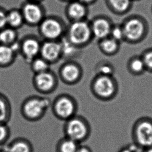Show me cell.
<instances>
[{"mask_svg":"<svg viewBox=\"0 0 152 152\" xmlns=\"http://www.w3.org/2000/svg\"><path fill=\"white\" fill-rule=\"evenodd\" d=\"M96 75L103 76H114L115 69L114 66L108 61L100 62L95 68Z\"/></svg>","mask_w":152,"mask_h":152,"instance_id":"cell-27","label":"cell"},{"mask_svg":"<svg viewBox=\"0 0 152 152\" xmlns=\"http://www.w3.org/2000/svg\"><path fill=\"white\" fill-rule=\"evenodd\" d=\"M127 69L130 74L134 76H140L146 72L145 66L141 55L132 56L128 61Z\"/></svg>","mask_w":152,"mask_h":152,"instance_id":"cell-19","label":"cell"},{"mask_svg":"<svg viewBox=\"0 0 152 152\" xmlns=\"http://www.w3.org/2000/svg\"><path fill=\"white\" fill-rule=\"evenodd\" d=\"M82 68L75 61H66L60 67L58 75L62 82L67 85H76L83 77Z\"/></svg>","mask_w":152,"mask_h":152,"instance_id":"cell-11","label":"cell"},{"mask_svg":"<svg viewBox=\"0 0 152 152\" xmlns=\"http://www.w3.org/2000/svg\"><path fill=\"white\" fill-rule=\"evenodd\" d=\"M18 41L17 30L7 26L0 30V45H10Z\"/></svg>","mask_w":152,"mask_h":152,"instance_id":"cell-24","label":"cell"},{"mask_svg":"<svg viewBox=\"0 0 152 152\" xmlns=\"http://www.w3.org/2000/svg\"><path fill=\"white\" fill-rule=\"evenodd\" d=\"M17 54L10 45H0V67H7L14 62Z\"/></svg>","mask_w":152,"mask_h":152,"instance_id":"cell-21","label":"cell"},{"mask_svg":"<svg viewBox=\"0 0 152 152\" xmlns=\"http://www.w3.org/2000/svg\"><path fill=\"white\" fill-rule=\"evenodd\" d=\"M51 105V99L48 97L30 96L21 104L20 113L26 121L36 122L43 118Z\"/></svg>","mask_w":152,"mask_h":152,"instance_id":"cell-1","label":"cell"},{"mask_svg":"<svg viewBox=\"0 0 152 152\" xmlns=\"http://www.w3.org/2000/svg\"><path fill=\"white\" fill-rule=\"evenodd\" d=\"M40 56L51 64L61 59V45L59 40H45L42 42Z\"/></svg>","mask_w":152,"mask_h":152,"instance_id":"cell-14","label":"cell"},{"mask_svg":"<svg viewBox=\"0 0 152 152\" xmlns=\"http://www.w3.org/2000/svg\"><path fill=\"white\" fill-rule=\"evenodd\" d=\"M140 1V0H133V1Z\"/></svg>","mask_w":152,"mask_h":152,"instance_id":"cell-39","label":"cell"},{"mask_svg":"<svg viewBox=\"0 0 152 152\" xmlns=\"http://www.w3.org/2000/svg\"><path fill=\"white\" fill-rule=\"evenodd\" d=\"M7 12L0 8V30L7 26Z\"/></svg>","mask_w":152,"mask_h":152,"instance_id":"cell-32","label":"cell"},{"mask_svg":"<svg viewBox=\"0 0 152 152\" xmlns=\"http://www.w3.org/2000/svg\"><path fill=\"white\" fill-rule=\"evenodd\" d=\"M20 10L25 23L31 26H38L45 17V9L40 3L27 1Z\"/></svg>","mask_w":152,"mask_h":152,"instance_id":"cell-10","label":"cell"},{"mask_svg":"<svg viewBox=\"0 0 152 152\" xmlns=\"http://www.w3.org/2000/svg\"><path fill=\"white\" fill-rule=\"evenodd\" d=\"M32 72L34 74H40L50 70L51 64L40 56L34 59L29 64Z\"/></svg>","mask_w":152,"mask_h":152,"instance_id":"cell-26","label":"cell"},{"mask_svg":"<svg viewBox=\"0 0 152 152\" xmlns=\"http://www.w3.org/2000/svg\"><path fill=\"white\" fill-rule=\"evenodd\" d=\"M141 56L145 66L146 72L152 73V48L146 50Z\"/></svg>","mask_w":152,"mask_h":152,"instance_id":"cell-30","label":"cell"},{"mask_svg":"<svg viewBox=\"0 0 152 152\" xmlns=\"http://www.w3.org/2000/svg\"><path fill=\"white\" fill-rule=\"evenodd\" d=\"M138 148H139L134 143H133L123 146L119 150L118 152H137Z\"/></svg>","mask_w":152,"mask_h":152,"instance_id":"cell-31","label":"cell"},{"mask_svg":"<svg viewBox=\"0 0 152 152\" xmlns=\"http://www.w3.org/2000/svg\"><path fill=\"white\" fill-rule=\"evenodd\" d=\"M121 25L124 33L125 41L127 43H139L143 40L148 34V23L143 17L139 15L127 17Z\"/></svg>","mask_w":152,"mask_h":152,"instance_id":"cell-2","label":"cell"},{"mask_svg":"<svg viewBox=\"0 0 152 152\" xmlns=\"http://www.w3.org/2000/svg\"><path fill=\"white\" fill-rule=\"evenodd\" d=\"M88 7L79 0L68 3L65 11L66 16L70 22L86 20L89 13Z\"/></svg>","mask_w":152,"mask_h":152,"instance_id":"cell-15","label":"cell"},{"mask_svg":"<svg viewBox=\"0 0 152 152\" xmlns=\"http://www.w3.org/2000/svg\"><path fill=\"white\" fill-rule=\"evenodd\" d=\"M59 41L61 45L62 58L70 59L75 56L80 49L72 44L65 36Z\"/></svg>","mask_w":152,"mask_h":152,"instance_id":"cell-23","label":"cell"},{"mask_svg":"<svg viewBox=\"0 0 152 152\" xmlns=\"http://www.w3.org/2000/svg\"><path fill=\"white\" fill-rule=\"evenodd\" d=\"M108 8L117 15H122L131 10L133 0H105Z\"/></svg>","mask_w":152,"mask_h":152,"instance_id":"cell-16","label":"cell"},{"mask_svg":"<svg viewBox=\"0 0 152 152\" xmlns=\"http://www.w3.org/2000/svg\"><path fill=\"white\" fill-rule=\"evenodd\" d=\"M79 1L87 5V6H88L89 5L93 4L97 1V0H79Z\"/></svg>","mask_w":152,"mask_h":152,"instance_id":"cell-34","label":"cell"},{"mask_svg":"<svg viewBox=\"0 0 152 152\" xmlns=\"http://www.w3.org/2000/svg\"><path fill=\"white\" fill-rule=\"evenodd\" d=\"M98 45L102 53L108 56H113L118 52L121 43L108 37L99 41Z\"/></svg>","mask_w":152,"mask_h":152,"instance_id":"cell-18","label":"cell"},{"mask_svg":"<svg viewBox=\"0 0 152 152\" xmlns=\"http://www.w3.org/2000/svg\"><path fill=\"white\" fill-rule=\"evenodd\" d=\"M142 152H152V147L142 149Z\"/></svg>","mask_w":152,"mask_h":152,"instance_id":"cell-35","label":"cell"},{"mask_svg":"<svg viewBox=\"0 0 152 152\" xmlns=\"http://www.w3.org/2000/svg\"><path fill=\"white\" fill-rule=\"evenodd\" d=\"M65 36L80 49L86 47L94 39L90 21L87 19L70 22L67 27Z\"/></svg>","mask_w":152,"mask_h":152,"instance_id":"cell-4","label":"cell"},{"mask_svg":"<svg viewBox=\"0 0 152 152\" xmlns=\"http://www.w3.org/2000/svg\"><path fill=\"white\" fill-rule=\"evenodd\" d=\"M65 137L80 144L86 141L91 134V126L87 119L76 115L66 121L64 125Z\"/></svg>","mask_w":152,"mask_h":152,"instance_id":"cell-5","label":"cell"},{"mask_svg":"<svg viewBox=\"0 0 152 152\" xmlns=\"http://www.w3.org/2000/svg\"><path fill=\"white\" fill-rule=\"evenodd\" d=\"M79 145L78 142L65 137L57 142L56 152H77Z\"/></svg>","mask_w":152,"mask_h":152,"instance_id":"cell-25","label":"cell"},{"mask_svg":"<svg viewBox=\"0 0 152 152\" xmlns=\"http://www.w3.org/2000/svg\"><path fill=\"white\" fill-rule=\"evenodd\" d=\"M11 135V130L7 124H0V146L7 143Z\"/></svg>","mask_w":152,"mask_h":152,"instance_id":"cell-29","label":"cell"},{"mask_svg":"<svg viewBox=\"0 0 152 152\" xmlns=\"http://www.w3.org/2000/svg\"><path fill=\"white\" fill-rule=\"evenodd\" d=\"M20 52L25 61L29 64L34 59L40 56L41 43L34 36H28L21 41Z\"/></svg>","mask_w":152,"mask_h":152,"instance_id":"cell-12","label":"cell"},{"mask_svg":"<svg viewBox=\"0 0 152 152\" xmlns=\"http://www.w3.org/2000/svg\"><path fill=\"white\" fill-rule=\"evenodd\" d=\"M27 1H31V2H34L40 3L43 0H27Z\"/></svg>","mask_w":152,"mask_h":152,"instance_id":"cell-36","label":"cell"},{"mask_svg":"<svg viewBox=\"0 0 152 152\" xmlns=\"http://www.w3.org/2000/svg\"><path fill=\"white\" fill-rule=\"evenodd\" d=\"M110 37L121 43L123 41H125L124 33L121 25L114 24L111 30Z\"/></svg>","mask_w":152,"mask_h":152,"instance_id":"cell-28","label":"cell"},{"mask_svg":"<svg viewBox=\"0 0 152 152\" xmlns=\"http://www.w3.org/2000/svg\"><path fill=\"white\" fill-rule=\"evenodd\" d=\"M77 152H92V151L88 146L79 145Z\"/></svg>","mask_w":152,"mask_h":152,"instance_id":"cell-33","label":"cell"},{"mask_svg":"<svg viewBox=\"0 0 152 152\" xmlns=\"http://www.w3.org/2000/svg\"><path fill=\"white\" fill-rule=\"evenodd\" d=\"M0 152H7V150H5V148L2 149V150H0Z\"/></svg>","mask_w":152,"mask_h":152,"instance_id":"cell-38","label":"cell"},{"mask_svg":"<svg viewBox=\"0 0 152 152\" xmlns=\"http://www.w3.org/2000/svg\"><path fill=\"white\" fill-rule=\"evenodd\" d=\"M11 102L7 96L0 92V124H7L12 117Z\"/></svg>","mask_w":152,"mask_h":152,"instance_id":"cell-20","label":"cell"},{"mask_svg":"<svg viewBox=\"0 0 152 152\" xmlns=\"http://www.w3.org/2000/svg\"><path fill=\"white\" fill-rule=\"evenodd\" d=\"M61 1H64V2H66L69 3L70 2H72V1H75V0H61Z\"/></svg>","mask_w":152,"mask_h":152,"instance_id":"cell-37","label":"cell"},{"mask_svg":"<svg viewBox=\"0 0 152 152\" xmlns=\"http://www.w3.org/2000/svg\"><path fill=\"white\" fill-rule=\"evenodd\" d=\"M39 32L44 40L59 41L65 35L66 28L57 17H45L38 26Z\"/></svg>","mask_w":152,"mask_h":152,"instance_id":"cell-7","label":"cell"},{"mask_svg":"<svg viewBox=\"0 0 152 152\" xmlns=\"http://www.w3.org/2000/svg\"><path fill=\"white\" fill-rule=\"evenodd\" d=\"M133 143L142 149L152 147V119L142 117L137 119L132 128Z\"/></svg>","mask_w":152,"mask_h":152,"instance_id":"cell-8","label":"cell"},{"mask_svg":"<svg viewBox=\"0 0 152 152\" xmlns=\"http://www.w3.org/2000/svg\"><path fill=\"white\" fill-rule=\"evenodd\" d=\"M7 152H34L31 143L23 137H17L4 148Z\"/></svg>","mask_w":152,"mask_h":152,"instance_id":"cell-17","label":"cell"},{"mask_svg":"<svg viewBox=\"0 0 152 152\" xmlns=\"http://www.w3.org/2000/svg\"><path fill=\"white\" fill-rule=\"evenodd\" d=\"M51 108L56 118L66 121L77 115L78 106L74 97L68 94H61L52 102Z\"/></svg>","mask_w":152,"mask_h":152,"instance_id":"cell-6","label":"cell"},{"mask_svg":"<svg viewBox=\"0 0 152 152\" xmlns=\"http://www.w3.org/2000/svg\"><path fill=\"white\" fill-rule=\"evenodd\" d=\"M32 84L34 88L39 93L49 94L53 92L57 88V76L51 70L40 74H34Z\"/></svg>","mask_w":152,"mask_h":152,"instance_id":"cell-9","label":"cell"},{"mask_svg":"<svg viewBox=\"0 0 152 152\" xmlns=\"http://www.w3.org/2000/svg\"><path fill=\"white\" fill-rule=\"evenodd\" d=\"M92 93L104 101L113 99L118 91V85L114 76L96 75L91 83Z\"/></svg>","mask_w":152,"mask_h":152,"instance_id":"cell-3","label":"cell"},{"mask_svg":"<svg viewBox=\"0 0 152 152\" xmlns=\"http://www.w3.org/2000/svg\"><path fill=\"white\" fill-rule=\"evenodd\" d=\"M7 26L17 30L21 27L25 23L20 10L12 9L7 13Z\"/></svg>","mask_w":152,"mask_h":152,"instance_id":"cell-22","label":"cell"},{"mask_svg":"<svg viewBox=\"0 0 152 152\" xmlns=\"http://www.w3.org/2000/svg\"><path fill=\"white\" fill-rule=\"evenodd\" d=\"M93 38L99 41L110 37L113 23L105 16H97L90 21Z\"/></svg>","mask_w":152,"mask_h":152,"instance_id":"cell-13","label":"cell"},{"mask_svg":"<svg viewBox=\"0 0 152 152\" xmlns=\"http://www.w3.org/2000/svg\"></svg>","mask_w":152,"mask_h":152,"instance_id":"cell-40","label":"cell"}]
</instances>
